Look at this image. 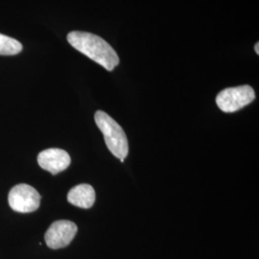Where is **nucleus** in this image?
<instances>
[{"instance_id":"nucleus-5","label":"nucleus","mask_w":259,"mask_h":259,"mask_svg":"<svg viewBox=\"0 0 259 259\" xmlns=\"http://www.w3.org/2000/svg\"><path fill=\"white\" fill-rule=\"evenodd\" d=\"M78 232L75 223L67 220H59L52 223L45 235L47 247L52 250H59L67 247Z\"/></svg>"},{"instance_id":"nucleus-9","label":"nucleus","mask_w":259,"mask_h":259,"mask_svg":"<svg viewBox=\"0 0 259 259\" xmlns=\"http://www.w3.org/2000/svg\"><path fill=\"white\" fill-rule=\"evenodd\" d=\"M254 50H255V52H256V54L259 55V44L257 42L255 46H254Z\"/></svg>"},{"instance_id":"nucleus-4","label":"nucleus","mask_w":259,"mask_h":259,"mask_svg":"<svg viewBox=\"0 0 259 259\" xmlns=\"http://www.w3.org/2000/svg\"><path fill=\"white\" fill-rule=\"evenodd\" d=\"M8 202L11 208L16 212H34L39 207L40 195L33 186L19 184L11 189Z\"/></svg>"},{"instance_id":"nucleus-3","label":"nucleus","mask_w":259,"mask_h":259,"mask_svg":"<svg viewBox=\"0 0 259 259\" xmlns=\"http://www.w3.org/2000/svg\"><path fill=\"white\" fill-rule=\"evenodd\" d=\"M255 99L253 89L248 85L229 88L222 91L216 97V104L224 112H235L248 106Z\"/></svg>"},{"instance_id":"nucleus-1","label":"nucleus","mask_w":259,"mask_h":259,"mask_svg":"<svg viewBox=\"0 0 259 259\" xmlns=\"http://www.w3.org/2000/svg\"><path fill=\"white\" fill-rule=\"evenodd\" d=\"M67 41L76 50L112 71L119 65V57L115 50L104 38L92 33L72 31L67 35Z\"/></svg>"},{"instance_id":"nucleus-2","label":"nucleus","mask_w":259,"mask_h":259,"mask_svg":"<svg viewBox=\"0 0 259 259\" xmlns=\"http://www.w3.org/2000/svg\"><path fill=\"white\" fill-rule=\"evenodd\" d=\"M94 119L97 127L102 132L108 149L123 162L129 154V143L124 130L105 111H96Z\"/></svg>"},{"instance_id":"nucleus-6","label":"nucleus","mask_w":259,"mask_h":259,"mask_svg":"<svg viewBox=\"0 0 259 259\" xmlns=\"http://www.w3.org/2000/svg\"><path fill=\"white\" fill-rule=\"evenodd\" d=\"M38 165L42 169L57 175L70 165L71 158L63 149L50 148L40 152L37 156Z\"/></svg>"},{"instance_id":"nucleus-8","label":"nucleus","mask_w":259,"mask_h":259,"mask_svg":"<svg viewBox=\"0 0 259 259\" xmlns=\"http://www.w3.org/2000/svg\"><path fill=\"white\" fill-rule=\"evenodd\" d=\"M22 45L18 39L0 34V55L14 56L21 52Z\"/></svg>"},{"instance_id":"nucleus-7","label":"nucleus","mask_w":259,"mask_h":259,"mask_svg":"<svg viewBox=\"0 0 259 259\" xmlns=\"http://www.w3.org/2000/svg\"><path fill=\"white\" fill-rule=\"evenodd\" d=\"M95 191L92 185L82 184L71 188L67 194V201L81 208H91L95 203Z\"/></svg>"}]
</instances>
